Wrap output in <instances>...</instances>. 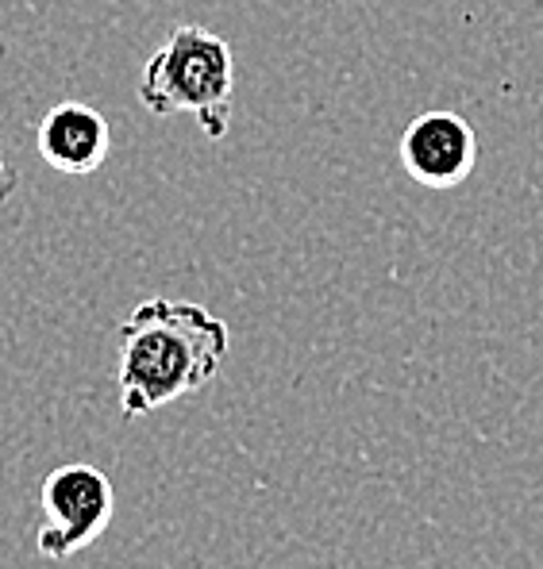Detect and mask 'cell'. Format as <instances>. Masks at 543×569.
Returning a JSON list of instances; mask_svg holds the SVG:
<instances>
[{
    "mask_svg": "<svg viewBox=\"0 0 543 569\" xmlns=\"http://www.w3.org/2000/svg\"><path fill=\"white\" fill-rule=\"evenodd\" d=\"M231 350V328L208 308L189 300L150 297L120 323L116 389L128 420H144L158 408L213 385Z\"/></svg>",
    "mask_w": 543,
    "mask_h": 569,
    "instance_id": "1",
    "label": "cell"
},
{
    "mask_svg": "<svg viewBox=\"0 0 543 569\" xmlns=\"http://www.w3.org/2000/svg\"><path fill=\"white\" fill-rule=\"evenodd\" d=\"M139 104L150 116H194L208 139H224L236 108V54L228 39L178 23L139 73Z\"/></svg>",
    "mask_w": 543,
    "mask_h": 569,
    "instance_id": "2",
    "label": "cell"
},
{
    "mask_svg": "<svg viewBox=\"0 0 543 569\" xmlns=\"http://www.w3.org/2000/svg\"><path fill=\"white\" fill-rule=\"evenodd\" d=\"M43 527L36 535V550L47 562H70L89 550L108 523L116 520V489L105 470L89 462H66L47 473L39 489Z\"/></svg>",
    "mask_w": 543,
    "mask_h": 569,
    "instance_id": "3",
    "label": "cell"
},
{
    "mask_svg": "<svg viewBox=\"0 0 543 569\" xmlns=\"http://www.w3.org/2000/svg\"><path fill=\"white\" fill-rule=\"evenodd\" d=\"M397 162L416 186L432 192L458 189L478 166V136L458 112H424L401 131Z\"/></svg>",
    "mask_w": 543,
    "mask_h": 569,
    "instance_id": "4",
    "label": "cell"
},
{
    "mask_svg": "<svg viewBox=\"0 0 543 569\" xmlns=\"http://www.w3.org/2000/svg\"><path fill=\"white\" fill-rule=\"evenodd\" d=\"M36 142L50 170L86 178L105 166L108 150H112V128L97 108L81 104V100H66L43 116Z\"/></svg>",
    "mask_w": 543,
    "mask_h": 569,
    "instance_id": "5",
    "label": "cell"
},
{
    "mask_svg": "<svg viewBox=\"0 0 543 569\" xmlns=\"http://www.w3.org/2000/svg\"><path fill=\"white\" fill-rule=\"evenodd\" d=\"M16 186V173L8 170V162H4V142H0V200L8 197V189Z\"/></svg>",
    "mask_w": 543,
    "mask_h": 569,
    "instance_id": "6",
    "label": "cell"
}]
</instances>
